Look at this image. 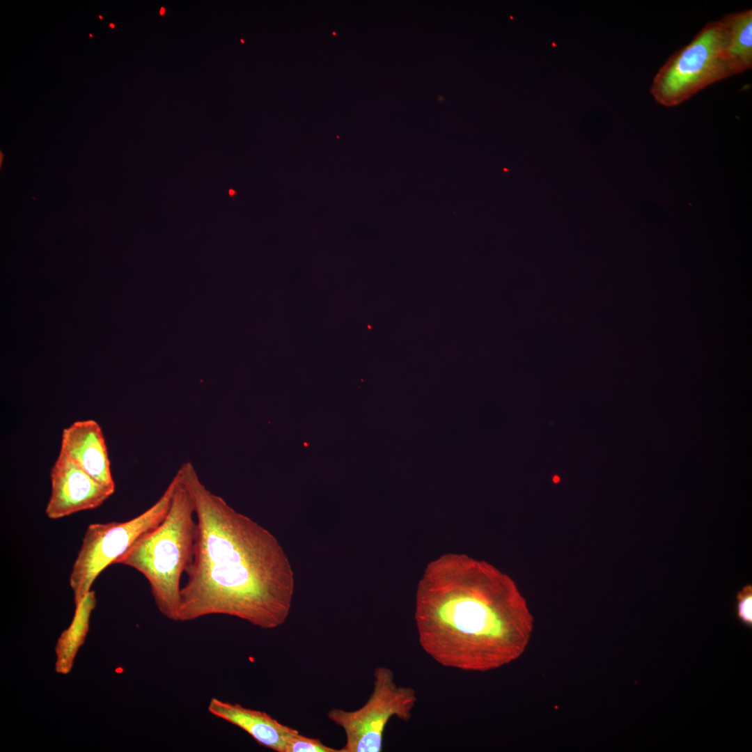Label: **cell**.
<instances>
[{
    "mask_svg": "<svg viewBox=\"0 0 752 752\" xmlns=\"http://www.w3.org/2000/svg\"><path fill=\"white\" fill-rule=\"evenodd\" d=\"M95 603V592L91 590L75 606L71 624L62 632L56 643V672L67 674L71 671L77 651L84 642L88 632L89 619Z\"/></svg>",
    "mask_w": 752,
    "mask_h": 752,
    "instance_id": "obj_11",
    "label": "cell"
},
{
    "mask_svg": "<svg viewBox=\"0 0 752 752\" xmlns=\"http://www.w3.org/2000/svg\"><path fill=\"white\" fill-rule=\"evenodd\" d=\"M164 12H165V9L164 8H162L161 10H160V14L163 15L164 13Z\"/></svg>",
    "mask_w": 752,
    "mask_h": 752,
    "instance_id": "obj_14",
    "label": "cell"
},
{
    "mask_svg": "<svg viewBox=\"0 0 752 752\" xmlns=\"http://www.w3.org/2000/svg\"><path fill=\"white\" fill-rule=\"evenodd\" d=\"M109 26H111V28H114V27H115V25H114L113 24H109Z\"/></svg>",
    "mask_w": 752,
    "mask_h": 752,
    "instance_id": "obj_15",
    "label": "cell"
},
{
    "mask_svg": "<svg viewBox=\"0 0 752 752\" xmlns=\"http://www.w3.org/2000/svg\"><path fill=\"white\" fill-rule=\"evenodd\" d=\"M419 644L438 664L486 672L520 657L533 618L513 580L492 565L448 553L428 564L416 593Z\"/></svg>",
    "mask_w": 752,
    "mask_h": 752,
    "instance_id": "obj_2",
    "label": "cell"
},
{
    "mask_svg": "<svg viewBox=\"0 0 752 752\" xmlns=\"http://www.w3.org/2000/svg\"><path fill=\"white\" fill-rule=\"evenodd\" d=\"M207 710L213 716L247 733L258 744L276 752H285L289 735L296 730L266 712L217 698L210 699Z\"/></svg>",
    "mask_w": 752,
    "mask_h": 752,
    "instance_id": "obj_9",
    "label": "cell"
},
{
    "mask_svg": "<svg viewBox=\"0 0 752 752\" xmlns=\"http://www.w3.org/2000/svg\"><path fill=\"white\" fill-rule=\"evenodd\" d=\"M99 17H100V19H102V16H99Z\"/></svg>",
    "mask_w": 752,
    "mask_h": 752,
    "instance_id": "obj_17",
    "label": "cell"
},
{
    "mask_svg": "<svg viewBox=\"0 0 752 752\" xmlns=\"http://www.w3.org/2000/svg\"><path fill=\"white\" fill-rule=\"evenodd\" d=\"M730 76L719 19L705 24L689 44L668 58L655 76L650 91L658 104L673 107Z\"/></svg>",
    "mask_w": 752,
    "mask_h": 752,
    "instance_id": "obj_4",
    "label": "cell"
},
{
    "mask_svg": "<svg viewBox=\"0 0 752 752\" xmlns=\"http://www.w3.org/2000/svg\"><path fill=\"white\" fill-rule=\"evenodd\" d=\"M230 194H234L233 191L230 190Z\"/></svg>",
    "mask_w": 752,
    "mask_h": 752,
    "instance_id": "obj_16",
    "label": "cell"
},
{
    "mask_svg": "<svg viewBox=\"0 0 752 752\" xmlns=\"http://www.w3.org/2000/svg\"><path fill=\"white\" fill-rule=\"evenodd\" d=\"M179 481L177 473L160 498L134 518L87 527L69 579L75 606L91 590L93 582L107 567L115 564L134 542L164 520Z\"/></svg>",
    "mask_w": 752,
    "mask_h": 752,
    "instance_id": "obj_5",
    "label": "cell"
},
{
    "mask_svg": "<svg viewBox=\"0 0 752 752\" xmlns=\"http://www.w3.org/2000/svg\"><path fill=\"white\" fill-rule=\"evenodd\" d=\"M735 613L744 627H752V585L744 586L735 595Z\"/></svg>",
    "mask_w": 752,
    "mask_h": 752,
    "instance_id": "obj_13",
    "label": "cell"
},
{
    "mask_svg": "<svg viewBox=\"0 0 752 752\" xmlns=\"http://www.w3.org/2000/svg\"><path fill=\"white\" fill-rule=\"evenodd\" d=\"M285 752H340L324 744L319 739L301 735L297 730L289 735Z\"/></svg>",
    "mask_w": 752,
    "mask_h": 752,
    "instance_id": "obj_12",
    "label": "cell"
},
{
    "mask_svg": "<svg viewBox=\"0 0 752 752\" xmlns=\"http://www.w3.org/2000/svg\"><path fill=\"white\" fill-rule=\"evenodd\" d=\"M373 688L366 703L354 711L334 708L328 718L341 727L346 742L340 752H380L385 727L392 717L409 721L418 701L415 689L399 686L393 671L379 666L373 672Z\"/></svg>",
    "mask_w": 752,
    "mask_h": 752,
    "instance_id": "obj_6",
    "label": "cell"
},
{
    "mask_svg": "<svg viewBox=\"0 0 752 752\" xmlns=\"http://www.w3.org/2000/svg\"><path fill=\"white\" fill-rule=\"evenodd\" d=\"M723 49L732 75L752 67V10L729 13L719 19Z\"/></svg>",
    "mask_w": 752,
    "mask_h": 752,
    "instance_id": "obj_10",
    "label": "cell"
},
{
    "mask_svg": "<svg viewBox=\"0 0 752 752\" xmlns=\"http://www.w3.org/2000/svg\"><path fill=\"white\" fill-rule=\"evenodd\" d=\"M50 480L45 513L52 519L98 508L115 492L60 453L51 469Z\"/></svg>",
    "mask_w": 752,
    "mask_h": 752,
    "instance_id": "obj_7",
    "label": "cell"
},
{
    "mask_svg": "<svg viewBox=\"0 0 752 752\" xmlns=\"http://www.w3.org/2000/svg\"><path fill=\"white\" fill-rule=\"evenodd\" d=\"M90 37H93V35H92V34H90Z\"/></svg>",
    "mask_w": 752,
    "mask_h": 752,
    "instance_id": "obj_18",
    "label": "cell"
},
{
    "mask_svg": "<svg viewBox=\"0 0 752 752\" xmlns=\"http://www.w3.org/2000/svg\"><path fill=\"white\" fill-rule=\"evenodd\" d=\"M60 453L101 484L115 489L105 439L95 421H75L63 429Z\"/></svg>",
    "mask_w": 752,
    "mask_h": 752,
    "instance_id": "obj_8",
    "label": "cell"
},
{
    "mask_svg": "<svg viewBox=\"0 0 752 752\" xmlns=\"http://www.w3.org/2000/svg\"><path fill=\"white\" fill-rule=\"evenodd\" d=\"M177 473L196 517L194 558L185 570L178 621L226 615L263 629L283 625L294 578L277 540L207 489L191 462Z\"/></svg>",
    "mask_w": 752,
    "mask_h": 752,
    "instance_id": "obj_1",
    "label": "cell"
},
{
    "mask_svg": "<svg viewBox=\"0 0 752 752\" xmlns=\"http://www.w3.org/2000/svg\"><path fill=\"white\" fill-rule=\"evenodd\" d=\"M194 515L193 502L180 479L164 520L140 536L115 563L142 574L158 610L173 621H178L181 577L194 558Z\"/></svg>",
    "mask_w": 752,
    "mask_h": 752,
    "instance_id": "obj_3",
    "label": "cell"
}]
</instances>
